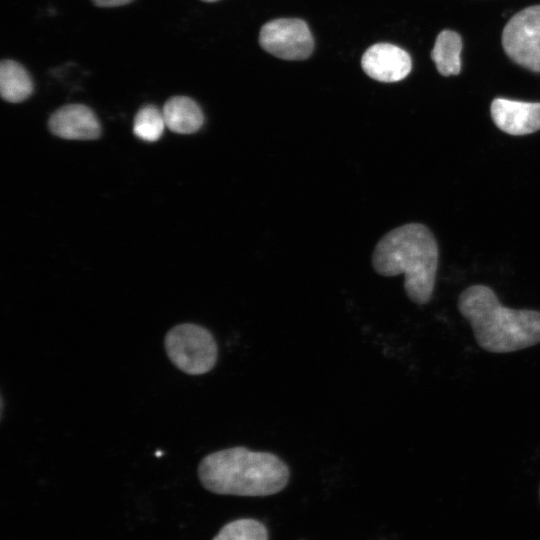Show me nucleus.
I'll return each mask as SVG.
<instances>
[{
  "mask_svg": "<svg viewBox=\"0 0 540 540\" xmlns=\"http://www.w3.org/2000/svg\"><path fill=\"white\" fill-rule=\"evenodd\" d=\"M461 50L462 40L458 33L443 30L438 34L431 52V58L441 75L450 76L460 73Z\"/></svg>",
  "mask_w": 540,
  "mask_h": 540,
  "instance_id": "12",
  "label": "nucleus"
},
{
  "mask_svg": "<svg viewBox=\"0 0 540 540\" xmlns=\"http://www.w3.org/2000/svg\"><path fill=\"white\" fill-rule=\"evenodd\" d=\"M198 477L206 490L216 494L267 496L287 485L289 468L273 453L236 446L203 457Z\"/></svg>",
  "mask_w": 540,
  "mask_h": 540,
  "instance_id": "2",
  "label": "nucleus"
},
{
  "mask_svg": "<svg viewBox=\"0 0 540 540\" xmlns=\"http://www.w3.org/2000/svg\"><path fill=\"white\" fill-rule=\"evenodd\" d=\"M494 124L510 135H526L540 130V103L495 98L490 106Z\"/></svg>",
  "mask_w": 540,
  "mask_h": 540,
  "instance_id": "8",
  "label": "nucleus"
},
{
  "mask_svg": "<svg viewBox=\"0 0 540 540\" xmlns=\"http://www.w3.org/2000/svg\"><path fill=\"white\" fill-rule=\"evenodd\" d=\"M164 347L171 363L188 375L208 373L218 358V347L212 333L194 323L172 327L165 335Z\"/></svg>",
  "mask_w": 540,
  "mask_h": 540,
  "instance_id": "4",
  "label": "nucleus"
},
{
  "mask_svg": "<svg viewBox=\"0 0 540 540\" xmlns=\"http://www.w3.org/2000/svg\"><path fill=\"white\" fill-rule=\"evenodd\" d=\"M361 66L372 79L389 83L404 79L410 73L412 63L402 48L390 43H377L365 51Z\"/></svg>",
  "mask_w": 540,
  "mask_h": 540,
  "instance_id": "7",
  "label": "nucleus"
},
{
  "mask_svg": "<svg viewBox=\"0 0 540 540\" xmlns=\"http://www.w3.org/2000/svg\"><path fill=\"white\" fill-rule=\"evenodd\" d=\"M49 129L69 140H93L101 133L96 115L83 104H68L56 110L49 119Z\"/></svg>",
  "mask_w": 540,
  "mask_h": 540,
  "instance_id": "9",
  "label": "nucleus"
},
{
  "mask_svg": "<svg viewBox=\"0 0 540 540\" xmlns=\"http://www.w3.org/2000/svg\"><path fill=\"white\" fill-rule=\"evenodd\" d=\"M162 113L166 127L179 134L195 133L204 121L198 104L187 96H174L168 99Z\"/></svg>",
  "mask_w": 540,
  "mask_h": 540,
  "instance_id": "10",
  "label": "nucleus"
},
{
  "mask_svg": "<svg viewBox=\"0 0 540 540\" xmlns=\"http://www.w3.org/2000/svg\"><path fill=\"white\" fill-rule=\"evenodd\" d=\"M438 244L420 223H409L385 234L375 246L372 266L382 276L404 274V289L415 304H427L433 295L438 268Z\"/></svg>",
  "mask_w": 540,
  "mask_h": 540,
  "instance_id": "3",
  "label": "nucleus"
},
{
  "mask_svg": "<svg viewBox=\"0 0 540 540\" xmlns=\"http://www.w3.org/2000/svg\"><path fill=\"white\" fill-rule=\"evenodd\" d=\"M502 46L515 63L540 73V5L511 17L503 29Z\"/></svg>",
  "mask_w": 540,
  "mask_h": 540,
  "instance_id": "5",
  "label": "nucleus"
},
{
  "mask_svg": "<svg viewBox=\"0 0 540 540\" xmlns=\"http://www.w3.org/2000/svg\"><path fill=\"white\" fill-rule=\"evenodd\" d=\"M260 46L284 60L307 59L314 47L306 22L297 18H280L265 23L259 34Z\"/></svg>",
  "mask_w": 540,
  "mask_h": 540,
  "instance_id": "6",
  "label": "nucleus"
},
{
  "mask_svg": "<svg viewBox=\"0 0 540 540\" xmlns=\"http://www.w3.org/2000/svg\"><path fill=\"white\" fill-rule=\"evenodd\" d=\"M33 92V82L26 69L16 61L3 60L0 64V93L10 103H20Z\"/></svg>",
  "mask_w": 540,
  "mask_h": 540,
  "instance_id": "11",
  "label": "nucleus"
},
{
  "mask_svg": "<svg viewBox=\"0 0 540 540\" xmlns=\"http://www.w3.org/2000/svg\"><path fill=\"white\" fill-rule=\"evenodd\" d=\"M201 1L211 3V2H216L218 0H201Z\"/></svg>",
  "mask_w": 540,
  "mask_h": 540,
  "instance_id": "16",
  "label": "nucleus"
},
{
  "mask_svg": "<svg viewBox=\"0 0 540 540\" xmlns=\"http://www.w3.org/2000/svg\"><path fill=\"white\" fill-rule=\"evenodd\" d=\"M457 307L477 344L487 352L510 353L540 343V311L508 308L486 285L464 289Z\"/></svg>",
  "mask_w": 540,
  "mask_h": 540,
  "instance_id": "1",
  "label": "nucleus"
},
{
  "mask_svg": "<svg viewBox=\"0 0 540 540\" xmlns=\"http://www.w3.org/2000/svg\"><path fill=\"white\" fill-rule=\"evenodd\" d=\"M165 127L162 111L154 105H146L134 118L133 132L144 141L154 142L161 137Z\"/></svg>",
  "mask_w": 540,
  "mask_h": 540,
  "instance_id": "13",
  "label": "nucleus"
},
{
  "mask_svg": "<svg viewBox=\"0 0 540 540\" xmlns=\"http://www.w3.org/2000/svg\"><path fill=\"white\" fill-rule=\"evenodd\" d=\"M99 7H116L130 3L132 0H92Z\"/></svg>",
  "mask_w": 540,
  "mask_h": 540,
  "instance_id": "15",
  "label": "nucleus"
},
{
  "mask_svg": "<svg viewBox=\"0 0 540 540\" xmlns=\"http://www.w3.org/2000/svg\"><path fill=\"white\" fill-rule=\"evenodd\" d=\"M213 540H268V533L257 520L238 519L224 525Z\"/></svg>",
  "mask_w": 540,
  "mask_h": 540,
  "instance_id": "14",
  "label": "nucleus"
}]
</instances>
